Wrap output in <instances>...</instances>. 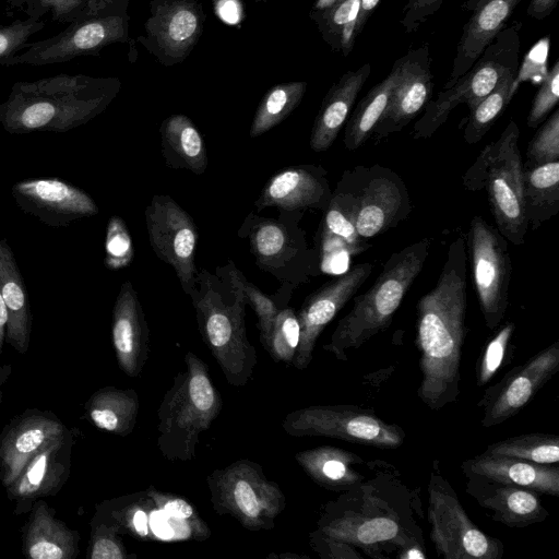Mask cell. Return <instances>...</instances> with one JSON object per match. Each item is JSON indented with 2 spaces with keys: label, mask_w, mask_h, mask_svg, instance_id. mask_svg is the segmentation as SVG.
<instances>
[{
  "label": "cell",
  "mask_w": 559,
  "mask_h": 559,
  "mask_svg": "<svg viewBox=\"0 0 559 559\" xmlns=\"http://www.w3.org/2000/svg\"><path fill=\"white\" fill-rule=\"evenodd\" d=\"M367 463L372 469L355 487L326 502L309 534L322 559L425 557L423 531L413 514L411 491L386 462Z\"/></svg>",
  "instance_id": "1"
},
{
  "label": "cell",
  "mask_w": 559,
  "mask_h": 559,
  "mask_svg": "<svg viewBox=\"0 0 559 559\" xmlns=\"http://www.w3.org/2000/svg\"><path fill=\"white\" fill-rule=\"evenodd\" d=\"M467 248L463 237L453 240L436 286L416 305L415 344L421 379L418 399L438 412L460 393L462 348L468 332Z\"/></svg>",
  "instance_id": "2"
},
{
  "label": "cell",
  "mask_w": 559,
  "mask_h": 559,
  "mask_svg": "<svg viewBox=\"0 0 559 559\" xmlns=\"http://www.w3.org/2000/svg\"><path fill=\"white\" fill-rule=\"evenodd\" d=\"M118 90L114 79L84 74L17 81L0 104V124L10 134L67 132L103 112Z\"/></svg>",
  "instance_id": "3"
},
{
  "label": "cell",
  "mask_w": 559,
  "mask_h": 559,
  "mask_svg": "<svg viewBox=\"0 0 559 559\" xmlns=\"http://www.w3.org/2000/svg\"><path fill=\"white\" fill-rule=\"evenodd\" d=\"M189 297L202 340L226 381L234 386L246 385L258 365V354L247 336L242 292L200 269Z\"/></svg>",
  "instance_id": "4"
},
{
  "label": "cell",
  "mask_w": 559,
  "mask_h": 559,
  "mask_svg": "<svg viewBox=\"0 0 559 559\" xmlns=\"http://www.w3.org/2000/svg\"><path fill=\"white\" fill-rule=\"evenodd\" d=\"M430 245V238H423L391 254L371 287L353 298L350 310L340 319L323 349L346 361L349 352L385 331L423 270Z\"/></svg>",
  "instance_id": "5"
},
{
  "label": "cell",
  "mask_w": 559,
  "mask_h": 559,
  "mask_svg": "<svg viewBox=\"0 0 559 559\" xmlns=\"http://www.w3.org/2000/svg\"><path fill=\"white\" fill-rule=\"evenodd\" d=\"M185 362L186 369L175 376L157 411V447L173 462L195 457L200 435L211 427L223 407L209 366L192 352L185 355Z\"/></svg>",
  "instance_id": "6"
},
{
  "label": "cell",
  "mask_w": 559,
  "mask_h": 559,
  "mask_svg": "<svg viewBox=\"0 0 559 559\" xmlns=\"http://www.w3.org/2000/svg\"><path fill=\"white\" fill-rule=\"evenodd\" d=\"M519 136L518 123L510 120L500 136L480 151L462 177L466 190L486 192L497 229L516 246L524 243L528 228Z\"/></svg>",
  "instance_id": "7"
},
{
  "label": "cell",
  "mask_w": 559,
  "mask_h": 559,
  "mask_svg": "<svg viewBox=\"0 0 559 559\" xmlns=\"http://www.w3.org/2000/svg\"><path fill=\"white\" fill-rule=\"evenodd\" d=\"M304 211L280 210L277 218L250 212L238 229L246 239L255 265L293 289L320 271L319 251L310 248L299 223Z\"/></svg>",
  "instance_id": "8"
},
{
  "label": "cell",
  "mask_w": 559,
  "mask_h": 559,
  "mask_svg": "<svg viewBox=\"0 0 559 559\" xmlns=\"http://www.w3.org/2000/svg\"><path fill=\"white\" fill-rule=\"evenodd\" d=\"M521 25L514 22L501 29L466 73L427 103L413 128L415 140L430 138L456 106L466 104L473 109L504 74L519 70Z\"/></svg>",
  "instance_id": "9"
},
{
  "label": "cell",
  "mask_w": 559,
  "mask_h": 559,
  "mask_svg": "<svg viewBox=\"0 0 559 559\" xmlns=\"http://www.w3.org/2000/svg\"><path fill=\"white\" fill-rule=\"evenodd\" d=\"M206 485L213 510L252 532L274 528L286 508V497L278 484L264 475L259 463L248 459L212 471Z\"/></svg>",
  "instance_id": "10"
},
{
  "label": "cell",
  "mask_w": 559,
  "mask_h": 559,
  "mask_svg": "<svg viewBox=\"0 0 559 559\" xmlns=\"http://www.w3.org/2000/svg\"><path fill=\"white\" fill-rule=\"evenodd\" d=\"M430 539L444 559H501L504 545L487 535L468 516L459 496L433 460L427 485Z\"/></svg>",
  "instance_id": "11"
},
{
  "label": "cell",
  "mask_w": 559,
  "mask_h": 559,
  "mask_svg": "<svg viewBox=\"0 0 559 559\" xmlns=\"http://www.w3.org/2000/svg\"><path fill=\"white\" fill-rule=\"evenodd\" d=\"M128 37L127 16L112 9L110 0H87L83 13L59 34L29 44L2 66H46L97 55L105 46Z\"/></svg>",
  "instance_id": "12"
},
{
  "label": "cell",
  "mask_w": 559,
  "mask_h": 559,
  "mask_svg": "<svg viewBox=\"0 0 559 559\" xmlns=\"http://www.w3.org/2000/svg\"><path fill=\"white\" fill-rule=\"evenodd\" d=\"M292 437H325L393 450L403 445L404 429L357 405H311L289 412L282 421Z\"/></svg>",
  "instance_id": "13"
},
{
  "label": "cell",
  "mask_w": 559,
  "mask_h": 559,
  "mask_svg": "<svg viewBox=\"0 0 559 559\" xmlns=\"http://www.w3.org/2000/svg\"><path fill=\"white\" fill-rule=\"evenodd\" d=\"M473 281L479 307L489 330L498 328L508 309L512 274L509 241L481 216L476 215L467 233Z\"/></svg>",
  "instance_id": "14"
},
{
  "label": "cell",
  "mask_w": 559,
  "mask_h": 559,
  "mask_svg": "<svg viewBox=\"0 0 559 559\" xmlns=\"http://www.w3.org/2000/svg\"><path fill=\"white\" fill-rule=\"evenodd\" d=\"M356 197V229L370 239L397 226L412 212L405 182L392 169L374 164L349 169Z\"/></svg>",
  "instance_id": "15"
},
{
  "label": "cell",
  "mask_w": 559,
  "mask_h": 559,
  "mask_svg": "<svg viewBox=\"0 0 559 559\" xmlns=\"http://www.w3.org/2000/svg\"><path fill=\"white\" fill-rule=\"evenodd\" d=\"M144 218L153 251L175 270L181 288L190 296L199 271L198 228L192 217L171 197L156 194L145 207Z\"/></svg>",
  "instance_id": "16"
},
{
  "label": "cell",
  "mask_w": 559,
  "mask_h": 559,
  "mask_svg": "<svg viewBox=\"0 0 559 559\" xmlns=\"http://www.w3.org/2000/svg\"><path fill=\"white\" fill-rule=\"evenodd\" d=\"M558 371L559 340L512 368L485 391L478 402L483 409L480 425L491 428L519 414Z\"/></svg>",
  "instance_id": "17"
},
{
  "label": "cell",
  "mask_w": 559,
  "mask_h": 559,
  "mask_svg": "<svg viewBox=\"0 0 559 559\" xmlns=\"http://www.w3.org/2000/svg\"><path fill=\"white\" fill-rule=\"evenodd\" d=\"M372 270L371 263H359L326 282L304 300L299 311L296 312L300 326V338L293 361L295 368L304 370L310 365L318 337L358 292Z\"/></svg>",
  "instance_id": "18"
},
{
  "label": "cell",
  "mask_w": 559,
  "mask_h": 559,
  "mask_svg": "<svg viewBox=\"0 0 559 559\" xmlns=\"http://www.w3.org/2000/svg\"><path fill=\"white\" fill-rule=\"evenodd\" d=\"M11 194L21 211L50 227H67L99 213L88 193L58 178L17 181L12 186Z\"/></svg>",
  "instance_id": "19"
},
{
  "label": "cell",
  "mask_w": 559,
  "mask_h": 559,
  "mask_svg": "<svg viewBox=\"0 0 559 559\" xmlns=\"http://www.w3.org/2000/svg\"><path fill=\"white\" fill-rule=\"evenodd\" d=\"M400 70L385 110L371 136L384 139L405 128L425 108L432 93L429 45L408 49L399 58Z\"/></svg>",
  "instance_id": "20"
},
{
  "label": "cell",
  "mask_w": 559,
  "mask_h": 559,
  "mask_svg": "<svg viewBox=\"0 0 559 559\" xmlns=\"http://www.w3.org/2000/svg\"><path fill=\"white\" fill-rule=\"evenodd\" d=\"M70 431L51 411L27 408L14 416L0 432L2 486H9L41 449Z\"/></svg>",
  "instance_id": "21"
},
{
  "label": "cell",
  "mask_w": 559,
  "mask_h": 559,
  "mask_svg": "<svg viewBox=\"0 0 559 559\" xmlns=\"http://www.w3.org/2000/svg\"><path fill=\"white\" fill-rule=\"evenodd\" d=\"M75 436L71 430L35 454L17 477L5 487L7 498L14 503L13 514H27L33 504L56 496L71 473Z\"/></svg>",
  "instance_id": "22"
},
{
  "label": "cell",
  "mask_w": 559,
  "mask_h": 559,
  "mask_svg": "<svg viewBox=\"0 0 559 559\" xmlns=\"http://www.w3.org/2000/svg\"><path fill=\"white\" fill-rule=\"evenodd\" d=\"M466 492L495 522L511 528L540 523L549 515L539 493L514 484L495 480L474 473H463Z\"/></svg>",
  "instance_id": "23"
},
{
  "label": "cell",
  "mask_w": 559,
  "mask_h": 559,
  "mask_svg": "<svg viewBox=\"0 0 559 559\" xmlns=\"http://www.w3.org/2000/svg\"><path fill=\"white\" fill-rule=\"evenodd\" d=\"M332 197L328 171L320 165L289 166L273 175L254 202L258 212L265 207L284 211L314 209L325 211Z\"/></svg>",
  "instance_id": "24"
},
{
  "label": "cell",
  "mask_w": 559,
  "mask_h": 559,
  "mask_svg": "<svg viewBox=\"0 0 559 559\" xmlns=\"http://www.w3.org/2000/svg\"><path fill=\"white\" fill-rule=\"evenodd\" d=\"M521 0H466L462 4L471 16L463 26L449 79L443 88L451 87L466 73L507 22Z\"/></svg>",
  "instance_id": "25"
},
{
  "label": "cell",
  "mask_w": 559,
  "mask_h": 559,
  "mask_svg": "<svg viewBox=\"0 0 559 559\" xmlns=\"http://www.w3.org/2000/svg\"><path fill=\"white\" fill-rule=\"evenodd\" d=\"M111 338L119 368L129 377H138L148 358L150 331L130 281L121 285L114 305Z\"/></svg>",
  "instance_id": "26"
},
{
  "label": "cell",
  "mask_w": 559,
  "mask_h": 559,
  "mask_svg": "<svg viewBox=\"0 0 559 559\" xmlns=\"http://www.w3.org/2000/svg\"><path fill=\"white\" fill-rule=\"evenodd\" d=\"M146 31L156 48L171 61L192 49L202 31L200 9L191 0H164L152 9Z\"/></svg>",
  "instance_id": "27"
},
{
  "label": "cell",
  "mask_w": 559,
  "mask_h": 559,
  "mask_svg": "<svg viewBox=\"0 0 559 559\" xmlns=\"http://www.w3.org/2000/svg\"><path fill=\"white\" fill-rule=\"evenodd\" d=\"M22 527L24 557L32 559H75L80 552V533L56 516V509L37 500Z\"/></svg>",
  "instance_id": "28"
},
{
  "label": "cell",
  "mask_w": 559,
  "mask_h": 559,
  "mask_svg": "<svg viewBox=\"0 0 559 559\" xmlns=\"http://www.w3.org/2000/svg\"><path fill=\"white\" fill-rule=\"evenodd\" d=\"M370 72V63H364L358 69L345 72L331 86L310 133L309 144L312 151L324 152L334 143Z\"/></svg>",
  "instance_id": "29"
},
{
  "label": "cell",
  "mask_w": 559,
  "mask_h": 559,
  "mask_svg": "<svg viewBox=\"0 0 559 559\" xmlns=\"http://www.w3.org/2000/svg\"><path fill=\"white\" fill-rule=\"evenodd\" d=\"M462 473H474L495 480L559 497V467L515 457L478 454L461 464Z\"/></svg>",
  "instance_id": "30"
},
{
  "label": "cell",
  "mask_w": 559,
  "mask_h": 559,
  "mask_svg": "<svg viewBox=\"0 0 559 559\" xmlns=\"http://www.w3.org/2000/svg\"><path fill=\"white\" fill-rule=\"evenodd\" d=\"M0 294L8 313L5 342L17 353L25 354L32 331L28 293L15 255L5 239H0Z\"/></svg>",
  "instance_id": "31"
},
{
  "label": "cell",
  "mask_w": 559,
  "mask_h": 559,
  "mask_svg": "<svg viewBox=\"0 0 559 559\" xmlns=\"http://www.w3.org/2000/svg\"><path fill=\"white\" fill-rule=\"evenodd\" d=\"M295 460L317 485L326 490L343 492L367 477L360 469L367 462L360 455L333 445L299 451Z\"/></svg>",
  "instance_id": "32"
},
{
  "label": "cell",
  "mask_w": 559,
  "mask_h": 559,
  "mask_svg": "<svg viewBox=\"0 0 559 559\" xmlns=\"http://www.w3.org/2000/svg\"><path fill=\"white\" fill-rule=\"evenodd\" d=\"M162 155L173 169H186L201 175L207 168L205 142L199 130L185 115L166 118L160 128Z\"/></svg>",
  "instance_id": "33"
},
{
  "label": "cell",
  "mask_w": 559,
  "mask_h": 559,
  "mask_svg": "<svg viewBox=\"0 0 559 559\" xmlns=\"http://www.w3.org/2000/svg\"><path fill=\"white\" fill-rule=\"evenodd\" d=\"M139 395L133 389L104 386L95 391L84 404V413L96 428L126 437L136 424Z\"/></svg>",
  "instance_id": "34"
},
{
  "label": "cell",
  "mask_w": 559,
  "mask_h": 559,
  "mask_svg": "<svg viewBox=\"0 0 559 559\" xmlns=\"http://www.w3.org/2000/svg\"><path fill=\"white\" fill-rule=\"evenodd\" d=\"M523 199L527 224L533 230L559 212V160L523 164Z\"/></svg>",
  "instance_id": "35"
},
{
  "label": "cell",
  "mask_w": 559,
  "mask_h": 559,
  "mask_svg": "<svg viewBox=\"0 0 559 559\" xmlns=\"http://www.w3.org/2000/svg\"><path fill=\"white\" fill-rule=\"evenodd\" d=\"M156 507L147 490L104 500L95 506L94 519L115 526L120 534L145 539Z\"/></svg>",
  "instance_id": "36"
},
{
  "label": "cell",
  "mask_w": 559,
  "mask_h": 559,
  "mask_svg": "<svg viewBox=\"0 0 559 559\" xmlns=\"http://www.w3.org/2000/svg\"><path fill=\"white\" fill-rule=\"evenodd\" d=\"M399 70L400 61L397 59L389 74L369 90L357 104L352 115L348 116L344 132V145L347 150H357L371 138L389 103Z\"/></svg>",
  "instance_id": "37"
},
{
  "label": "cell",
  "mask_w": 559,
  "mask_h": 559,
  "mask_svg": "<svg viewBox=\"0 0 559 559\" xmlns=\"http://www.w3.org/2000/svg\"><path fill=\"white\" fill-rule=\"evenodd\" d=\"M356 197L353 189L349 169L340 178L328 207L324 211L320 229L342 241L350 250L352 255L366 251L370 246L357 233Z\"/></svg>",
  "instance_id": "38"
},
{
  "label": "cell",
  "mask_w": 559,
  "mask_h": 559,
  "mask_svg": "<svg viewBox=\"0 0 559 559\" xmlns=\"http://www.w3.org/2000/svg\"><path fill=\"white\" fill-rule=\"evenodd\" d=\"M215 275L242 292L247 304L255 312L260 341L264 345L269 340L277 312L281 308L287 306L294 289L289 286L281 285L275 294L269 296L262 293L254 284L248 282L243 273L236 267L230 259L225 265L216 267Z\"/></svg>",
  "instance_id": "39"
},
{
  "label": "cell",
  "mask_w": 559,
  "mask_h": 559,
  "mask_svg": "<svg viewBox=\"0 0 559 559\" xmlns=\"http://www.w3.org/2000/svg\"><path fill=\"white\" fill-rule=\"evenodd\" d=\"M360 0H337L323 10H313L323 39L337 52L348 56L357 38L355 29Z\"/></svg>",
  "instance_id": "40"
},
{
  "label": "cell",
  "mask_w": 559,
  "mask_h": 559,
  "mask_svg": "<svg viewBox=\"0 0 559 559\" xmlns=\"http://www.w3.org/2000/svg\"><path fill=\"white\" fill-rule=\"evenodd\" d=\"M306 88V82H288L269 90L255 110L250 138L265 133L286 119L301 102Z\"/></svg>",
  "instance_id": "41"
},
{
  "label": "cell",
  "mask_w": 559,
  "mask_h": 559,
  "mask_svg": "<svg viewBox=\"0 0 559 559\" xmlns=\"http://www.w3.org/2000/svg\"><path fill=\"white\" fill-rule=\"evenodd\" d=\"M516 72L504 74L495 88L471 109L467 118L462 121L463 138L468 144L478 143L508 106L515 93L513 82Z\"/></svg>",
  "instance_id": "42"
},
{
  "label": "cell",
  "mask_w": 559,
  "mask_h": 559,
  "mask_svg": "<svg viewBox=\"0 0 559 559\" xmlns=\"http://www.w3.org/2000/svg\"><path fill=\"white\" fill-rule=\"evenodd\" d=\"M486 454L515 457L537 464L559 462V437L550 433H526L488 444Z\"/></svg>",
  "instance_id": "43"
},
{
  "label": "cell",
  "mask_w": 559,
  "mask_h": 559,
  "mask_svg": "<svg viewBox=\"0 0 559 559\" xmlns=\"http://www.w3.org/2000/svg\"><path fill=\"white\" fill-rule=\"evenodd\" d=\"M300 338V326L294 308L285 306L277 312L267 342L263 345L276 362L293 365Z\"/></svg>",
  "instance_id": "44"
},
{
  "label": "cell",
  "mask_w": 559,
  "mask_h": 559,
  "mask_svg": "<svg viewBox=\"0 0 559 559\" xmlns=\"http://www.w3.org/2000/svg\"><path fill=\"white\" fill-rule=\"evenodd\" d=\"M147 493L158 510L188 526L194 539L204 540L210 536L209 526L187 499L155 488L147 489Z\"/></svg>",
  "instance_id": "45"
},
{
  "label": "cell",
  "mask_w": 559,
  "mask_h": 559,
  "mask_svg": "<svg viewBox=\"0 0 559 559\" xmlns=\"http://www.w3.org/2000/svg\"><path fill=\"white\" fill-rule=\"evenodd\" d=\"M134 258V246L126 222L118 215L110 216L105 238V266L117 271L127 267Z\"/></svg>",
  "instance_id": "46"
},
{
  "label": "cell",
  "mask_w": 559,
  "mask_h": 559,
  "mask_svg": "<svg viewBox=\"0 0 559 559\" xmlns=\"http://www.w3.org/2000/svg\"><path fill=\"white\" fill-rule=\"evenodd\" d=\"M513 322H507L489 340L476 365V383L487 384L500 369L514 333Z\"/></svg>",
  "instance_id": "47"
},
{
  "label": "cell",
  "mask_w": 559,
  "mask_h": 559,
  "mask_svg": "<svg viewBox=\"0 0 559 559\" xmlns=\"http://www.w3.org/2000/svg\"><path fill=\"white\" fill-rule=\"evenodd\" d=\"M91 534L86 558L88 559H129L136 557L129 555L120 538L118 530L103 521L92 518L90 521Z\"/></svg>",
  "instance_id": "48"
},
{
  "label": "cell",
  "mask_w": 559,
  "mask_h": 559,
  "mask_svg": "<svg viewBox=\"0 0 559 559\" xmlns=\"http://www.w3.org/2000/svg\"><path fill=\"white\" fill-rule=\"evenodd\" d=\"M559 160V109L540 126L528 142L524 165H542Z\"/></svg>",
  "instance_id": "49"
},
{
  "label": "cell",
  "mask_w": 559,
  "mask_h": 559,
  "mask_svg": "<svg viewBox=\"0 0 559 559\" xmlns=\"http://www.w3.org/2000/svg\"><path fill=\"white\" fill-rule=\"evenodd\" d=\"M45 27L43 20L27 17L9 25H0V66L29 44V37Z\"/></svg>",
  "instance_id": "50"
},
{
  "label": "cell",
  "mask_w": 559,
  "mask_h": 559,
  "mask_svg": "<svg viewBox=\"0 0 559 559\" xmlns=\"http://www.w3.org/2000/svg\"><path fill=\"white\" fill-rule=\"evenodd\" d=\"M559 100V60L557 59L540 82L527 116V126L536 128Z\"/></svg>",
  "instance_id": "51"
},
{
  "label": "cell",
  "mask_w": 559,
  "mask_h": 559,
  "mask_svg": "<svg viewBox=\"0 0 559 559\" xmlns=\"http://www.w3.org/2000/svg\"><path fill=\"white\" fill-rule=\"evenodd\" d=\"M87 0H24L21 7L27 17L41 20V17L51 13V19L59 23H70L79 17Z\"/></svg>",
  "instance_id": "52"
},
{
  "label": "cell",
  "mask_w": 559,
  "mask_h": 559,
  "mask_svg": "<svg viewBox=\"0 0 559 559\" xmlns=\"http://www.w3.org/2000/svg\"><path fill=\"white\" fill-rule=\"evenodd\" d=\"M445 0H406L403 9L401 24L405 32H416L429 17H431Z\"/></svg>",
  "instance_id": "53"
},
{
  "label": "cell",
  "mask_w": 559,
  "mask_h": 559,
  "mask_svg": "<svg viewBox=\"0 0 559 559\" xmlns=\"http://www.w3.org/2000/svg\"><path fill=\"white\" fill-rule=\"evenodd\" d=\"M558 0H531L527 14L536 20L547 17L557 7Z\"/></svg>",
  "instance_id": "54"
},
{
  "label": "cell",
  "mask_w": 559,
  "mask_h": 559,
  "mask_svg": "<svg viewBox=\"0 0 559 559\" xmlns=\"http://www.w3.org/2000/svg\"><path fill=\"white\" fill-rule=\"evenodd\" d=\"M380 0H360L359 12L356 22V36L358 37L364 29L368 19L378 7Z\"/></svg>",
  "instance_id": "55"
},
{
  "label": "cell",
  "mask_w": 559,
  "mask_h": 559,
  "mask_svg": "<svg viewBox=\"0 0 559 559\" xmlns=\"http://www.w3.org/2000/svg\"><path fill=\"white\" fill-rule=\"evenodd\" d=\"M7 323H8V313L0 294V355L2 353L3 343L5 342V333H7Z\"/></svg>",
  "instance_id": "56"
},
{
  "label": "cell",
  "mask_w": 559,
  "mask_h": 559,
  "mask_svg": "<svg viewBox=\"0 0 559 559\" xmlns=\"http://www.w3.org/2000/svg\"><path fill=\"white\" fill-rule=\"evenodd\" d=\"M11 373H12V366L3 365L0 362V404L2 403V397H3L2 388L5 384V382L9 380Z\"/></svg>",
  "instance_id": "57"
},
{
  "label": "cell",
  "mask_w": 559,
  "mask_h": 559,
  "mask_svg": "<svg viewBox=\"0 0 559 559\" xmlns=\"http://www.w3.org/2000/svg\"><path fill=\"white\" fill-rule=\"evenodd\" d=\"M337 0H316L313 10H323L331 4H333Z\"/></svg>",
  "instance_id": "58"
},
{
  "label": "cell",
  "mask_w": 559,
  "mask_h": 559,
  "mask_svg": "<svg viewBox=\"0 0 559 559\" xmlns=\"http://www.w3.org/2000/svg\"><path fill=\"white\" fill-rule=\"evenodd\" d=\"M24 0H7L10 8H17L21 9Z\"/></svg>",
  "instance_id": "59"
},
{
  "label": "cell",
  "mask_w": 559,
  "mask_h": 559,
  "mask_svg": "<svg viewBox=\"0 0 559 559\" xmlns=\"http://www.w3.org/2000/svg\"><path fill=\"white\" fill-rule=\"evenodd\" d=\"M259 1H265V0H259Z\"/></svg>",
  "instance_id": "60"
}]
</instances>
